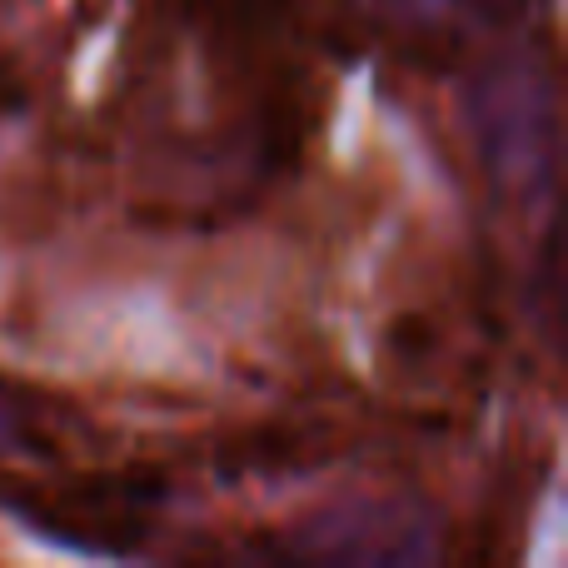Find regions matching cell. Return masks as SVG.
I'll return each mask as SVG.
<instances>
[{"instance_id":"obj_2","label":"cell","mask_w":568,"mask_h":568,"mask_svg":"<svg viewBox=\"0 0 568 568\" xmlns=\"http://www.w3.org/2000/svg\"><path fill=\"white\" fill-rule=\"evenodd\" d=\"M284 554L314 564H429L439 559V539L419 504L354 499L294 524L284 534Z\"/></svg>"},{"instance_id":"obj_1","label":"cell","mask_w":568,"mask_h":568,"mask_svg":"<svg viewBox=\"0 0 568 568\" xmlns=\"http://www.w3.org/2000/svg\"><path fill=\"white\" fill-rule=\"evenodd\" d=\"M474 145L509 200H544L559 180V95L539 65H499L474 90Z\"/></svg>"},{"instance_id":"obj_4","label":"cell","mask_w":568,"mask_h":568,"mask_svg":"<svg viewBox=\"0 0 568 568\" xmlns=\"http://www.w3.org/2000/svg\"><path fill=\"white\" fill-rule=\"evenodd\" d=\"M16 414H10V404L6 399H0V444H6V439H16Z\"/></svg>"},{"instance_id":"obj_3","label":"cell","mask_w":568,"mask_h":568,"mask_svg":"<svg viewBox=\"0 0 568 568\" xmlns=\"http://www.w3.org/2000/svg\"><path fill=\"white\" fill-rule=\"evenodd\" d=\"M394 6L429 26H499L514 16L519 0H394Z\"/></svg>"}]
</instances>
